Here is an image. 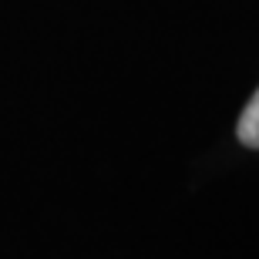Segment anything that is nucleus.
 I'll list each match as a JSON object with an SVG mask.
<instances>
[{"label":"nucleus","instance_id":"nucleus-1","mask_svg":"<svg viewBox=\"0 0 259 259\" xmlns=\"http://www.w3.org/2000/svg\"><path fill=\"white\" fill-rule=\"evenodd\" d=\"M236 135H239V142L246 145V148H259V91L246 101V108H242Z\"/></svg>","mask_w":259,"mask_h":259}]
</instances>
